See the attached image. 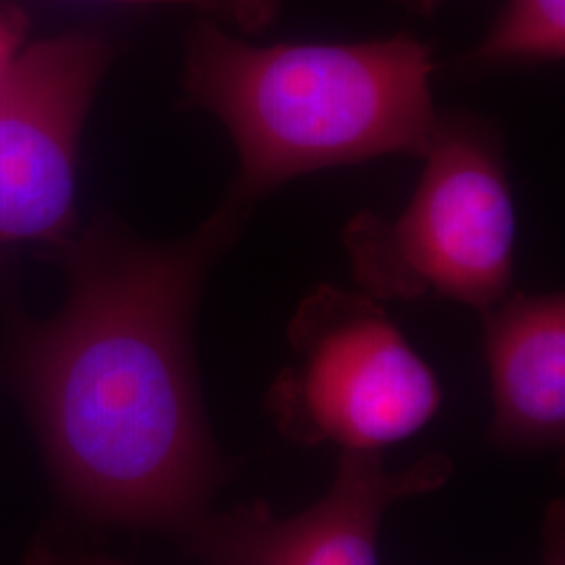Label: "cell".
<instances>
[{
  "mask_svg": "<svg viewBox=\"0 0 565 565\" xmlns=\"http://www.w3.org/2000/svg\"><path fill=\"white\" fill-rule=\"evenodd\" d=\"M247 221L224 203L181 242L97 231L21 380L65 497L107 524L186 532L221 478L193 356L212 266Z\"/></svg>",
  "mask_w": 565,
  "mask_h": 565,
  "instance_id": "cell-1",
  "label": "cell"
},
{
  "mask_svg": "<svg viewBox=\"0 0 565 565\" xmlns=\"http://www.w3.org/2000/svg\"><path fill=\"white\" fill-rule=\"evenodd\" d=\"M434 72L431 46L411 34L260 46L203 18L186 36L184 97L228 132L237 174L224 203L249 216L303 174L422 160L440 120Z\"/></svg>",
  "mask_w": 565,
  "mask_h": 565,
  "instance_id": "cell-2",
  "label": "cell"
},
{
  "mask_svg": "<svg viewBox=\"0 0 565 565\" xmlns=\"http://www.w3.org/2000/svg\"><path fill=\"white\" fill-rule=\"evenodd\" d=\"M422 179L396 218L359 212L342 243L354 282L380 300L461 302L480 315L513 289L515 205L501 130L440 111Z\"/></svg>",
  "mask_w": 565,
  "mask_h": 565,
  "instance_id": "cell-3",
  "label": "cell"
},
{
  "mask_svg": "<svg viewBox=\"0 0 565 565\" xmlns=\"http://www.w3.org/2000/svg\"><path fill=\"white\" fill-rule=\"evenodd\" d=\"M291 361L268 392L277 427L298 445L382 452L422 431L443 385L380 300L321 282L287 324Z\"/></svg>",
  "mask_w": 565,
  "mask_h": 565,
  "instance_id": "cell-4",
  "label": "cell"
},
{
  "mask_svg": "<svg viewBox=\"0 0 565 565\" xmlns=\"http://www.w3.org/2000/svg\"><path fill=\"white\" fill-rule=\"evenodd\" d=\"M109 49L70 34L20 51L0 86V242L60 237L74 218L82 126Z\"/></svg>",
  "mask_w": 565,
  "mask_h": 565,
  "instance_id": "cell-5",
  "label": "cell"
},
{
  "mask_svg": "<svg viewBox=\"0 0 565 565\" xmlns=\"http://www.w3.org/2000/svg\"><path fill=\"white\" fill-rule=\"evenodd\" d=\"M445 455L390 471L382 452L345 450L323 499L291 518L266 505L205 513L184 534L207 565H380L385 513L404 499L438 490L452 476Z\"/></svg>",
  "mask_w": 565,
  "mask_h": 565,
  "instance_id": "cell-6",
  "label": "cell"
},
{
  "mask_svg": "<svg viewBox=\"0 0 565 565\" xmlns=\"http://www.w3.org/2000/svg\"><path fill=\"white\" fill-rule=\"evenodd\" d=\"M482 323L492 443L518 450L564 445V294L511 291Z\"/></svg>",
  "mask_w": 565,
  "mask_h": 565,
  "instance_id": "cell-7",
  "label": "cell"
},
{
  "mask_svg": "<svg viewBox=\"0 0 565 565\" xmlns=\"http://www.w3.org/2000/svg\"><path fill=\"white\" fill-rule=\"evenodd\" d=\"M565 57V0H507L503 13L465 57L469 65H539Z\"/></svg>",
  "mask_w": 565,
  "mask_h": 565,
  "instance_id": "cell-8",
  "label": "cell"
},
{
  "mask_svg": "<svg viewBox=\"0 0 565 565\" xmlns=\"http://www.w3.org/2000/svg\"><path fill=\"white\" fill-rule=\"evenodd\" d=\"M120 2H151L177 4L203 13L207 20L231 25L242 34H258L270 28L279 13L282 0H120Z\"/></svg>",
  "mask_w": 565,
  "mask_h": 565,
  "instance_id": "cell-9",
  "label": "cell"
},
{
  "mask_svg": "<svg viewBox=\"0 0 565 565\" xmlns=\"http://www.w3.org/2000/svg\"><path fill=\"white\" fill-rule=\"evenodd\" d=\"M25 21L15 9H0V86L20 55Z\"/></svg>",
  "mask_w": 565,
  "mask_h": 565,
  "instance_id": "cell-10",
  "label": "cell"
},
{
  "mask_svg": "<svg viewBox=\"0 0 565 565\" xmlns=\"http://www.w3.org/2000/svg\"><path fill=\"white\" fill-rule=\"evenodd\" d=\"M543 536H545L543 565H565L564 501H555L546 511Z\"/></svg>",
  "mask_w": 565,
  "mask_h": 565,
  "instance_id": "cell-11",
  "label": "cell"
},
{
  "mask_svg": "<svg viewBox=\"0 0 565 565\" xmlns=\"http://www.w3.org/2000/svg\"><path fill=\"white\" fill-rule=\"evenodd\" d=\"M23 565H124L102 555H81V553H63L49 543L39 541L30 548Z\"/></svg>",
  "mask_w": 565,
  "mask_h": 565,
  "instance_id": "cell-12",
  "label": "cell"
},
{
  "mask_svg": "<svg viewBox=\"0 0 565 565\" xmlns=\"http://www.w3.org/2000/svg\"><path fill=\"white\" fill-rule=\"evenodd\" d=\"M392 2L401 4L408 13H415V15H431L445 4V0H392Z\"/></svg>",
  "mask_w": 565,
  "mask_h": 565,
  "instance_id": "cell-13",
  "label": "cell"
}]
</instances>
